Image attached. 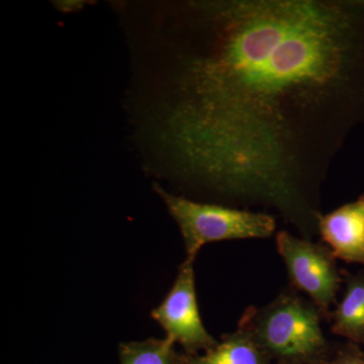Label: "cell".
I'll use <instances>...</instances> for the list:
<instances>
[{
  "instance_id": "cell-1",
  "label": "cell",
  "mask_w": 364,
  "mask_h": 364,
  "mask_svg": "<svg viewBox=\"0 0 364 364\" xmlns=\"http://www.w3.org/2000/svg\"><path fill=\"white\" fill-rule=\"evenodd\" d=\"M164 13L153 136L165 168L311 240L364 105L361 1L188 0Z\"/></svg>"
},
{
  "instance_id": "cell-2",
  "label": "cell",
  "mask_w": 364,
  "mask_h": 364,
  "mask_svg": "<svg viewBox=\"0 0 364 364\" xmlns=\"http://www.w3.org/2000/svg\"><path fill=\"white\" fill-rule=\"evenodd\" d=\"M157 195L166 205L169 214L178 225L186 259L195 261L198 251L212 242L268 238L274 233V215L215 203L195 202L172 195L154 184Z\"/></svg>"
},
{
  "instance_id": "cell-3",
  "label": "cell",
  "mask_w": 364,
  "mask_h": 364,
  "mask_svg": "<svg viewBox=\"0 0 364 364\" xmlns=\"http://www.w3.org/2000/svg\"><path fill=\"white\" fill-rule=\"evenodd\" d=\"M318 313L317 306L286 294L265 308L249 309L242 318L240 329L258 346L280 358H311L326 344Z\"/></svg>"
},
{
  "instance_id": "cell-4",
  "label": "cell",
  "mask_w": 364,
  "mask_h": 364,
  "mask_svg": "<svg viewBox=\"0 0 364 364\" xmlns=\"http://www.w3.org/2000/svg\"><path fill=\"white\" fill-rule=\"evenodd\" d=\"M277 246L291 284L308 294L320 312L328 315L342 282L331 250L287 231L277 235Z\"/></svg>"
},
{
  "instance_id": "cell-5",
  "label": "cell",
  "mask_w": 364,
  "mask_h": 364,
  "mask_svg": "<svg viewBox=\"0 0 364 364\" xmlns=\"http://www.w3.org/2000/svg\"><path fill=\"white\" fill-rule=\"evenodd\" d=\"M167 337L188 350L212 349L217 341L205 330L196 301L193 261L186 259L164 301L152 311Z\"/></svg>"
},
{
  "instance_id": "cell-6",
  "label": "cell",
  "mask_w": 364,
  "mask_h": 364,
  "mask_svg": "<svg viewBox=\"0 0 364 364\" xmlns=\"http://www.w3.org/2000/svg\"><path fill=\"white\" fill-rule=\"evenodd\" d=\"M318 232L335 258L364 265V195L321 215Z\"/></svg>"
},
{
  "instance_id": "cell-7",
  "label": "cell",
  "mask_w": 364,
  "mask_h": 364,
  "mask_svg": "<svg viewBox=\"0 0 364 364\" xmlns=\"http://www.w3.org/2000/svg\"><path fill=\"white\" fill-rule=\"evenodd\" d=\"M332 331L364 344V274L347 279L343 299L333 314Z\"/></svg>"
},
{
  "instance_id": "cell-8",
  "label": "cell",
  "mask_w": 364,
  "mask_h": 364,
  "mask_svg": "<svg viewBox=\"0 0 364 364\" xmlns=\"http://www.w3.org/2000/svg\"><path fill=\"white\" fill-rule=\"evenodd\" d=\"M259 346L244 330L226 337L222 343L208 349L205 355L191 364H263Z\"/></svg>"
},
{
  "instance_id": "cell-9",
  "label": "cell",
  "mask_w": 364,
  "mask_h": 364,
  "mask_svg": "<svg viewBox=\"0 0 364 364\" xmlns=\"http://www.w3.org/2000/svg\"><path fill=\"white\" fill-rule=\"evenodd\" d=\"M174 344L168 338L122 344V364H178Z\"/></svg>"
},
{
  "instance_id": "cell-10",
  "label": "cell",
  "mask_w": 364,
  "mask_h": 364,
  "mask_svg": "<svg viewBox=\"0 0 364 364\" xmlns=\"http://www.w3.org/2000/svg\"><path fill=\"white\" fill-rule=\"evenodd\" d=\"M335 364H364V360L363 359L358 358V356L350 355L341 359V360Z\"/></svg>"
},
{
  "instance_id": "cell-11",
  "label": "cell",
  "mask_w": 364,
  "mask_h": 364,
  "mask_svg": "<svg viewBox=\"0 0 364 364\" xmlns=\"http://www.w3.org/2000/svg\"><path fill=\"white\" fill-rule=\"evenodd\" d=\"M361 6H363V9H364V0H363V1H361Z\"/></svg>"
}]
</instances>
